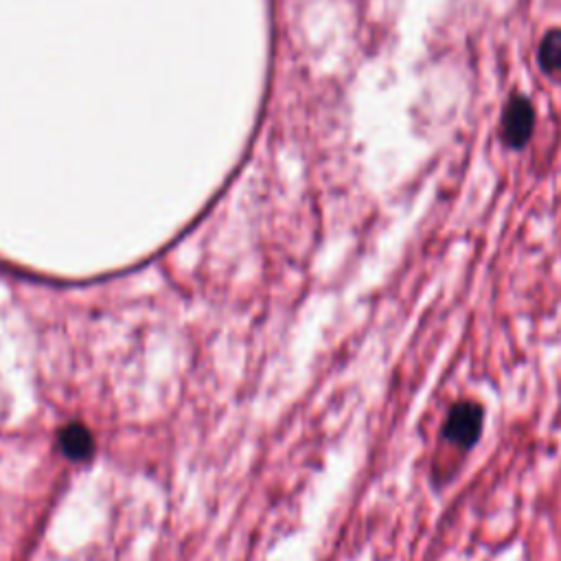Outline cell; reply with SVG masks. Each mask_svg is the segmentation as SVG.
<instances>
[{
    "mask_svg": "<svg viewBox=\"0 0 561 561\" xmlns=\"http://www.w3.org/2000/svg\"><path fill=\"white\" fill-rule=\"evenodd\" d=\"M62 450L73 459H84L93 452V437L82 426H71L62 432Z\"/></svg>",
    "mask_w": 561,
    "mask_h": 561,
    "instance_id": "cell-3",
    "label": "cell"
},
{
    "mask_svg": "<svg viewBox=\"0 0 561 561\" xmlns=\"http://www.w3.org/2000/svg\"><path fill=\"white\" fill-rule=\"evenodd\" d=\"M483 406L474 402L456 404L443 423V439L461 450H469L483 430Z\"/></svg>",
    "mask_w": 561,
    "mask_h": 561,
    "instance_id": "cell-1",
    "label": "cell"
},
{
    "mask_svg": "<svg viewBox=\"0 0 561 561\" xmlns=\"http://www.w3.org/2000/svg\"><path fill=\"white\" fill-rule=\"evenodd\" d=\"M540 64L546 73L561 71V31H551L540 44Z\"/></svg>",
    "mask_w": 561,
    "mask_h": 561,
    "instance_id": "cell-4",
    "label": "cell"
},
{
    "mask_svg": "<svg viewBox=\"0 0 561 561\" xmlns=\"http://www.w3.org/2000/svg\"><path fill=\"white\" fill-rule=\"evenodd\" d=\"M535 123V112L531 108V103L524 97H515L507 110L505 117H502V136L511 147H522L533 132Z\"/></svg>",
    "mask_w": 561,
    "mask_h": 561,
    "instance_id": "cell-2",
    "label": "cell"
}]
</instances>
